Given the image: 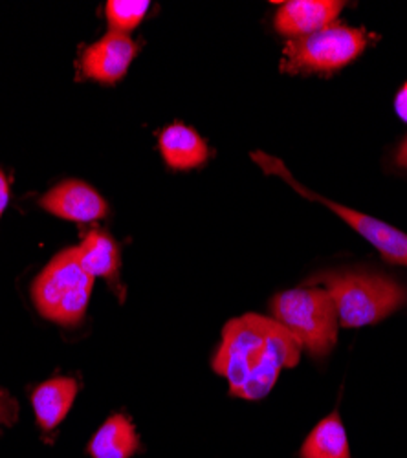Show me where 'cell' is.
Masks as SVG:
<instances>
[{
  "label": "cell",
  "mask_w": 407,
  "mask_h": 458,
  "mask_svg": "<svg viewBox=\"0 0 407 458\" xmlns=\"http://www.w3.org/2000/svg\"><path fill=\"white\" fill-rule=\"evenodd\" d=\"M301 352L300 343L274 318L244 314L222 328L211 367L228 381L232 396L259 402L272 393L283 370L300 363Z\"/></svg>",
  "instance_id": "6da1fadb"
},
{
  "label": "cell",
  "mask_w": 407,
  "mask_h": 458,
  "mask_svg": "<svg viewBox=\"0 0 407 458\" xmlns=\"http://www.w3.org/2000/svg\"><path fill=\"white\" fill-rule=\"evenodd\" d=\"M316 284L330 293L343 328L377 325L407 301V288L398 279L373 270H330L307 281V286Z\"/></svg>",
  "instance_id": "7a4b0ae2"
},
{
  "label": "cell",
  "mask_w": 407,
  "mask_h": 458,
  "mask_svg": "<svg viewBox=\"0 0 407 458\" xmlns=\"http://www.w3.org/2000/svg\"><path fill=\"white\" fill-rule=\"evenodd\" d=\"M270 318L284 327L314 360H325L338 343L336 304L321 286L281 292L270 301Z\"/></svg>",
  "instance_id": "3957f363"
},
{
  "label": "cell",
  "mask_w": 407,
  "mask_h": 458,
  "mask_svg": "<svg viewBox=\"0 0 407 458\" xmlns=\"http://www.w3.org/2000/svg\"><path fill=\"white\" fill-rule=\"evenodd\" d=\"M94 277L80 262L78 248L59 251L31 283V301L45 319L78 327L89 310Z\"/></svg>",
  "instance_id": "277c9868"
},
{
  "label": "cell",
  "mask_w": 407,
  "mask_h": 458,
  "mask_svg": "<svg viewBox=\"0 0 407 458\" xmlns=\"http://www.w3.org/2000/svg\"><path fill=\"white\" fill-rule=\"evenodd\" d=\"M373 33L342 22L316 33L288 39L283 50L281 72L290 75L335 73L356 61L371 43Z\"/></svg>",
  "instance_id": "5b68a950"
},
{
  "label": "cell",
  "mask_w": 407,
  "mask_h": 458,
  "mask_svg": "<svg viewBox=\"0 0 407 458\" xmlns=\"http://www.w3.org/2000/svg\"><path fill=\"white\" fill-rule=\"evenodd\" d=\"M253 160L261 165L267 173L270 174H276V176H281L283 180H286V183L298 191L300 195H303V199L310 200V202H318V204H323L326 206L332 213L338 215L340 218H343L356 233H360L369 244L375 246L382 259L389 264H396V266H407V233L400 232L398 227L384 222V220H378L375 216H369L365 213H360L356 209H351L347 206H342L335 200H328L326 197H321L318 193H314V191L303 187L298 180H295L284 167V164L277 158H272L268 155H265V152H255L253 155Z\"/></svg>",
  "instance_id": "8992f818"
},
{
  "label": "cell",
  "mask_w": 407,
  "mask_h": 458,
  "mask_svg": "<svg viewBox=\"0 0 407 458\" xmlns=\"http://www.w3.org/2000/svg\"><path fill=\"white\" fill-rule=\"evenodd\" d=\"M138 52L140 45L131 35L108 31L85 50L81 70L92 81L113 85L125 78Z\"/></svg>",
  "instance_id": "52a82bcc"
},
{
  "label": "cell",
  "mask_w": 407,
  "mask_h": 458,
  "mask_svg": "<svg viewBox=\"0 0 407 458\" xmlns=\"http://www.w3.org/2000/svg\"><path fill=\"white\" fill-rule=\"evenodd\" d=\"M41 208L54 216L80 224L98 222L108 213L105 199L81 180H66L52 187L43 195Z\"/></svg>",
  "instance_id": "ba28073f"
},
{
  "label": "cell",
  "mask_w": 407,
  "mask_h": 458,
  "mask_svg": "<svg viewBox=\"0 0 407 458\" xmlns=\"http://www.w3.org/2000/svg\"><path fill=\"white\" fill-rule=\"evenodd\" d=\"M343 6L342 0H288L281 3L274 26L288 39L305 37L338 22Z\"/></svg>",
  "instance_id": "9c48e42d"
},
{
  "label": "cell",
  "mask_w": 407,
  "mask_h": 458,
  "mask_svg": "<svg viewBox=\"0 0 407 458\" xmlns=\"http://www.w3.org/2000/svg\"><path fill=\"white\" fill-rule=\"evenodd\" d=\"M158 148L165 165L173 171H191L204 165L209 148L204 138L183 123H171L158 134Z\"/></svg>",
  "instance_id": "30bf717a"
},
{
  "label": "cell",
  "mask_w": 407,
  "mask_h": 458,
  "mask_svg": "<svg viewBox=\"0 0 407 458\" xmlns=\"http://www.w3.org/2000/svg\"><path fill=\"white\" fill-rule=\"evenodd\" d=\"M78 381L68 376H57L43 381L31 391V407L37 424L43 431H54L68 416L78 396Z\"/></svg>",
  "instance_id": "8fae6325"
},
{
  "label": "cell",
  "mask_w": 407,
  "mask_h": 458,
  "mask_svg": "<svg viewBox=\"0 0 407 458\" xmlns=\"http://www.w3.org/2000/svg\"><path fill=\"white\" fill-rule=\"evenodd\" d=\"M141 449V440L125 414H110L87 444L90 458H132Z\"/></svg>",
  "instance_id": "7c38bea8"
},
{
  "label": "cell",
  "mask_w": 407,
  "mask_h": 458,
  "mask_svg": "<svg viewBox=\"0 0 407 458\" xmlns=\"http://www.w3.org/2000/svg\"><path fill=\"white\" fill-rule=\"evenodd\" d=\"M78 248L83 268L96 279H106L110 284L118 283L122 268V253L118 242L105 232L92 229Z\"/></svg>",
  "instance_id": "4fadbf2b"
},
{
  "label": "cell",
  "mask_w": 407,
  "mask_h": 458,
  "mask_svg": "<svg viewBox=\"0 0 407 458\" xmlns=\"http://www.w3.org/2000/svg\"><path fill=\"white\" fill-rule=\"evenodd\" d=\"M300 458H352L347 431L338 411L330 412L310 431L301 445Z\"/></svg>",
  "instance_id": "5bb4252c"
},
{
  "label": "cell",
  "mask_w": 407,
  "mask_h": 458,
  "mask_svg": "<svg viewBox=\"0 0 407 458\" xmlns=\"http://www.w3.org/2000/svg\"><path fill=\"white\" fill-rule=\"evenodd\" d=\"M151 3L147 0H108L105 6V15L110 31L129 35L149 12Z\"/></svg>",
  "instance_id": "9a60e30c"
},
{
  "label": "cell",
  "mask_w": 407,
  "mask_h": 458,
  "mask_svg": "<svg viewBox=\"0 0 407 458\" xmlns=\"http://www.w3.org/2000/svg\"><path fill=\"white\" fill-rule=\"evenodd\" d=\"M394 112L403 123H407V81L402 85V89L394 96Z\"/></svg>",
  "instance_id": "2e32d148"
},
{
  "label": "cell",
  "mask_w": 407,
  "mask_h": 458,
  "mask_svg": "<svg viewBox=\"0 0 407 458\" xmlns=\"http://www.w3.org/2000/svg\"><path fill=\"white\" fill-rule=\"evenodd\" d=\"M8 202H10V180L4 174V171L0 169V218L4 215Z\"/></svg>",
  "instance_id": "e0dca14e"
},
{
  "label": "cell",
  "mask_w": 407,
  "mask_h": 458,
  "mask_svg": "<svg viewBox=\"0 0 407 458\" xmlns=\"http://www.w3.org/2000/svg\"><path fill=\"white\" fill-rule=\"evenodd\" d=\"M394 162L400 169L407 171V136L402 140V143L398 145V148L394 152Z\"/></svg>",
  "instance_id": "ac0fdd59"
},
{
  "label": "cell",
  "mask_w": 407,
  "mask_h": 458,
  "mask_svg": "<svg viewBox=\"0 0 407 458\" xmlns=\"http://www.w3.org/2000/svg\"><path fill=\"white\" fill-rule=\"evenodd\" d=\"M8 416H10V411H8L6 403H4L3 400H0V424L8 422Z\"/></svg>",
  "instance_id": "d6986e66"
}]
</instances>
